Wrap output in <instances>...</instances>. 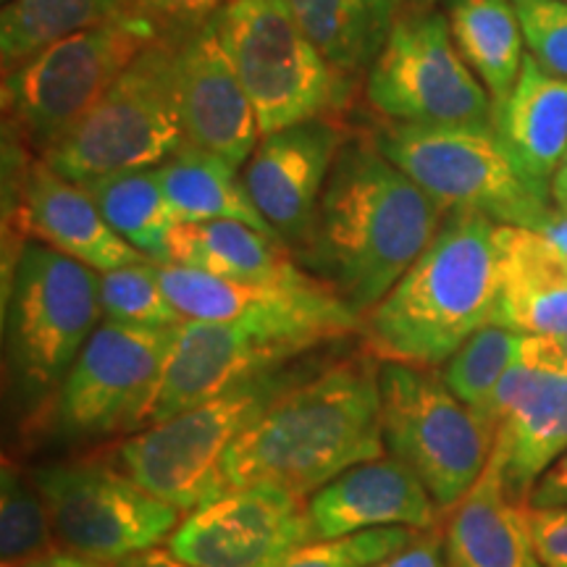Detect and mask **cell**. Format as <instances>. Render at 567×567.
<instances>
[{"mask_svg": "<svg viewBox=\"0 0 567 567\" xmlns=\"http://www.w3.org/2000/svg\"><path fill=\"white\" fill-rule=\"evenodd\" d=\"M551 203L559 213H567V155L563 161V166L557 168L555 179H551Z\"/></svg>", "mask_w": 567, "mask_h": 567, "instance_id": "cell-44", "label": "cell"}, {"mask_svg": "<svg viewBox=\"0 0 567 567\" xmlns=\"http://www.w3.org/2000/svg\"><path fill=\"white\" fill-rule=\"evenodd\" d=\"M373 142L444 210L536 231L557 210L551 189L517 163L494 126L389 124Z\"/></svg>", "mask_w": 567, "mask_h": 567, "instance_id": "cell-4", "label": "cell"}, {"mask_svg": "<svg viewBox=\"0 0 567 567\" xmlns=\"http://www.w3.org/2000/svg\"><path fill=\"white\" fill-rule=\"evenodd\" d=\"M520 360L528 365L567 373V337H526Z\"/></svg>", "mask_w": 567, "mask_h": 567, "instance_id": "cell-39", "label": "cell"}, {"mask_svg": "<svg viewBox=\"0 0 567 567\" xmlns=\"http://www.w3.org/2000/svg\"><path fill=\"white\" fill-rule=\"evenodd\" d=\"M492 218L455 210L434 243L363 318V337L389 363L442 365L499 310V243Z\"/></svg>", "mask_w": 567, "mask_h": 567, "instance_id": "cell-3", "label": "cell"}, {"mask_svg": "<svg viewBox=\"0 0 567 567\" xmlns=\"http://www.w3.org/2000/svg\"><path fill=\"white\" fill-rule=\"evenodd\" d=\"M373 567H452L442 536L436 530H423L415 542L402 547L394 555H389Z\"/></svg>", "mask_w": 567, "mask_h": 567, "instance_id": "cell-38", "label": "cell"}, {"mask_svg": "<svg viewBox=\"0 0 567 567\" xmlns=\"http://www.w3.org/2000/svg\"><path fill=\"white\" fill-rule=\"evenodd\" d=\"M523 334L505 326H484L446 360L442 379L467 408L484 415L505 373L520 360Z\"/></svg>", "mask_w": 567, "mask_h": 567, "instance_id": "cell-31", "label": "cell"}, {"mask_svg": "<svg viewBox=\"0 0 567 567\" xmlns=\"http://www.w3.org/2000/svg\"><path fill=\"white\" fill-rule=\"evenodd\" d=\"M444 213L373 140H347L300 255L316 279L365 318L434 243Z\"/></svg>", "mask_w": 567, "mask_h": 567, "instance_id": "cell-1", "label": "cell"}, {"mask_svg": "<svg viewBox=\"0 0 567 567\" xmlns=\"http://www.w3.org/2000/svg\"><path fill=\"white\" fill-rule=\"evenodd\" d=\"M567 505V452L536 481L528 496V507H559Z\"/></svg>", "mask_w": 567, "mask_h": 567, "instance_id": "cell-40", "label": "cell"}, {"mask_svg": "<svg viewBox=\"0 0 567 567\" xmlns=\"http://www.w3.org/2000/svg\"><path fill=\"white\" fill-rule=\"evenodd\" d=\"M24 567H116L111 563H101V559H92L84 555H76V551H48L32 563H27Z\"/></svg>", "mask_w": 567, "mask_h": 567, "instance_id": "cell-42", "label": "cell"}, {"mask_svg": "<svg viewBox=\"0 0 567 567\" xmlns=\"http://www.w3.org/2000/svg\"><path fill=\"white\" fill-rule=\"evenodd\" d=\"M51 515L45 499L17 467L6 463L0 473V555L3 563L24 567L51 549Z\"/></svg>", "mask_w": 567, "mask_h": 567, "instance_id": "cell-32", "label": "cell"}, {"mask_svg": "<svg viewBox=\"0 0 567 567\" xmlns=\"http://www.w3.org/2000/svg\"><path fill=\"white\" fill-rule=\"evenodd\" d=\"M132 0H11L0 13V59L11 69L51 42L118 17Z\"/></svg>", "mask_w": 567, "mask_h": 567, "instance_id": "cell-30", "label": "cell"}, {"mask_svg": "<svg viewBox=\"0 0 567 567\" xmlns=\"http://www.w3.org/2000/svg\"><path fill=\"white\" fill-rule=\"evenodd\" d=\"M101 316V274L38 239L21 245L6 287V350L21 400L59 392Z\"/></svg>", "mask_w": 567, "mask_h": 567, "instance_id": "cell-6", "label": "cell"}, {"mask_svg": "<svg viewBox=\"0 0 567 567\" xmlns=\"http://www.w3.org/2000/svg\"><path fill=\"white\" fill-rule=\"evenodd\" d=\"M155 174L179 224L243 221L279 239L247 193L243 168L221 155L187 145L155 166Z\"/></svg>", "mask_w": 567, "mask_h": 567, "instance_id": "cell-26", "label": "cell"}, {"mask_svg": "<svg viewBox=\"0 0 567 567\" xmlns=\"http://www.w3.org/2000/svg\"><path fill=\"white\" fill-rule=\"evenodd\" d=\"M481 417L494 431L507 492L528 505L536 481L567 452V373L517 360Z\"/></svg>", "mask_w": 567, "mask_h": 567, "instance_id": "cell-18", "label": "cell"}, {"mask_svg": "<svg viewBox=\"0 0 567 567\" xmlns=\"http://www.w3.org/2000/svg\"><path fill=\"white\" fill-rule=\"evenodd\" d=\"M379 371L373 354H350L284 386L231 444L229 492L274 486L305 499L347 467L384 457Z\"/></svg>", "mask_w": 567, "mask_h": 567, "instance_id": "cell-2", "label": "cell"}, {"mask_svg": "<svg viewBox=\"0 0 567 567\" xmlns=\"http://www.w3.org/2000/svg\"><path fill=\"white\" fill-rule=\"evenodd\" d=\"M179 42L155 40L69 132L40 155L66 179L155 168L187 147L176 97Z\"/></svg>", "mask_w": 567, "mask_h": 567, "instance_id": "cell-5", "label": "cell"}, {"mask_svg": "<svg viewBox=\"0 0 567 567\" xmlns=\"http://www.w3.org/2000/svg\"><path fill=\"white\" fill-rule=\"evenodd\" d=\"M174 334L105 318L55 392V429L74 439L145 429Z\"/></svg>", "mask_w": 567, "mask_h": 567, "instance_id": "cell-12", "label": "cell"}, {"mask_svg": "<svg viewBox=\"0 0 567 567\" xmlns=\"http://www.w3.org/2000/svg\"><path fill=\"white\" fill-rule=\"evenodd\" d=\"M492 126L517 163L551 187L567 155V80L549 74L526 53L520 76L494 111Z\"/></svg>", "mask_w": 567, "mask_h": 567, "instance_id": "cell-24", "label": "cell"}, {"mask_svg": "<svg viewBox=\"0 0 567 567\" xmlns=\"http://www.w3.org/2000/svg\"><path fill=\"white\" fill-rule=\"evenodd\" d=\"M526 517L544 567H567V505L526 507Z\"/></svg>", "mask_w": 567, "mask_h": 567, "instance_id": "cell-37", "label": "cell"}, {"mask_svg": "<svg viewBox=\"0 0 567 567\" xmlns=\"http://www.w3.org/2000/svg\"><path fill=\"white\" fill-rule=\"evenodd\" d=\"M450 30L496 111L513 92L528 53L513 0H452Z\"/></svg>", "mask_w": 567, "mask_h": 567, "instance_id": "cell-28", "label": "cell"}, {"mask_svg": "<svg viewBox=\"0 0 567 567\" xmlns=\"http://www.w3.org/2000/svg\"><path fill=\"white\" fill-rule=\"evenodd\" d=\"M158 276L184 321L279 323L308 331L321 342L363 329V318L313 274L295 281H237L158 264Z\"/></svg>", "mask_w": 567, "mask_h": 567, "instance_id": "cell-16", "label": "cell"}, {"mask_svg": "<svg viewBox=\"0 0 567 567\" xmlns=\"http://www.w3.org/2000/svg\"><path fill=\"white\" fill-rule=\"evenodd\" d=\"M101 305L109 321L132 326H179L184 318L163 289L158 264L142 260L101 274Z\"/></svg>", "mask_w": 567, "mask_h": 567, "instance_id": "cell-33", "label": "cell"}, {"mask_svg": "<svg viewBox=\"0 0 567 567\" xmlns=\"http://www.w3.org/2000/svg\"><path fill=\"white\" fill-rule=\"evenodd\" d=\"M365 95L381 116L413 126H492L494 103L460 55L450 19L413 11L396 19L368 71Z\"/></svg>", "mask_w": 567, "mask_h": 567, "instance_id": "cell-11", "label": "cell"}, {"mask_svg": "<svg viewBox=\"0 0 567 567\" xmlns=\"http://www.w3.org/2000/svg\"><path fill=\"white\" fill-rule=\"evenodd\" d=\"M421 536L415 528H371L305 544L281 567H373Z\"/></svg>", "mask_w": 567, "mask_h": 567, "instance_id": "cell-34", "label": "cell"}, {"mask_svg": "<svg viewBox=\"0 0 567 567\" xmlns=\"http://www.w3.org/2000/svg\"><path fill=\"white\" fill-rule=\"evenodd\" d=\"M3 567H19V565H11V563H3Z\"/></svg>", "mask_w": 567, "mask_h": 567, "instance_id": "cell-45", "label": "cell"}, {"mask_svg": "<svg viewBox=\"0 0 567 567\" xmlns=\"http://www.w3.org/2000/svg\"><path fill=\"white\" fill-rule=\"evenodd\" d=\"M53 534L69 551L122 563L158 547L179 526V509L145 492L122 467L103 463H55L34 471Z\"/></svg>", "mask_w": 567, "mask_h": 567, "instance_id": "cell-13", "label": "cell"}, {"mask_svg": "<svg viewBox=\"0 0 567 567\" xmlns=\"http://www.w3.org/2000/svg\"><path fill=\"white\" fill-rule=\"evenodd\" d=\"M496 326L523 337H567V255L536 229L496 226Z\"/></svg>", "mask_w": 567, "mask_h": 567, "instance_id": "cell-22", "label": "cell"}, {"mask_svg": "<svg viewBox=\"0 0 567 567\" xmlns=\"http://www.w3.org/2000/svg\"><path fill=\"white\" fill-rule=\"evenodd\" d=\"M116 567H193V565L176 557L172 549L151 547V549L137 551V555L122 559V563H116Z\"/></svg>", "mask_w": 567, "mask_h": 567, "instance_id": "cell-41", "label": "cell"}, {"mask_svg": "<svg viewBox=\"0 0 567 567\" xmlns=\"http://www.w3.org/2000/svg\"><path fill=\"white\" fill-rule=\"evenodd\" d=\"M153 42V34L122 11L6 69L3 109L13 132L42 155Z\"/></svg>", "mask_w": 567, "mask_h": 567, "instance_id": "cell-9", "label": "cell"}, {"mask_svg": "<svg viewBox=\"0 0 567 567\" xmlns=\"http://www.w3.org/2000/svg\"><path fill=\"white\" fill-rule=\"evenodd\" d=\"M176 97L187 145L243 168L260 140L258 116L224 51L216 19L179 42Z\"/></svg>", "mask_w": 567, "mask_h": 567, "instance_id": "cell-19", "label": "cell"}, {"mask_svg": "<svg viewBox=\"0 0 567 567\" xmlns=\"http://www.w3.org/2000/svg\"><path fill=\"white\" fill-rule=\"evenodd\" d=\"M344 142V132L329 118H310L264 134L243 166L247 193L287 247L302 250L308 243Z\"/></svg>", "mask_w": 567, "mask_h": 567, "instance_id": "cell-17", "label": "cell"}, {"mask_svg": "<svg viewBox=\"0 0 567 567\" xmlns=\"http://www.w3.org/2000/svg\"><path fill=\"white\" fill-rule=\"evenodd\" d=\"M436 502L410 467L396 457H375L347 467L308 499L318 538H337L371 528L431 530Z\"/></svg>", "mask_w": 567, "mask_h": 567, "instance_id": "cell-20", "label": "cell"}, {"mask_svg": "<svg viewBox=\"0 0 567 567\" xmlns=\"http://www.w3.org/2000/svg\"><path fill=\"white\" fill-rule=\"evenodd\" d=\"M302 502L274 486L231 488L184 517L168 549L193 567H281L316 542Z\"/></svg>", "mask_w": 567, "mask_h": 567, "instance_id": "cell-15", "label": "cell"}, {"mask_svg": "<svg viewBox=\"0 0 567 567\" xmlns=\"http://www.w3.org/2000/svg\"><path fill=\"white\" fill-rule=\"evenodd\" d=\"M530 59L567 80V0H513Z\"/></svg>", "mask_w": 567, "mask_h": 567, "instance_id": "cell-35", "label": "cell"}, {"mask_svg": "<svg viewBox=\"0 0 567 567\" xmlns=\"http://www.w3.org/2000/svg\"><path fill=\"white\" fill-rule=\"evenodd\" d=\"M118 237L153 264H172V234L179 226L155 168L105 174L82 184Z\"/></svg>", "mask_w": 567, "mask_h": 567, "instance_id": "cell-29", "label": "cell"}, {"mask_svg": "<svg viewBox=\"0 0 567 567\" xmlns=\"http://www.w3.org/2000/svg\"><path fill=\"white\" fill-rule=\"evenodd\" d=\"M446 555L452 567H544L530 538L526 507L507 492L494 455L452 509Z\"/></svg>", "mask_w": 567, "mask_h": 567, "instance_id": "cell-23", "label": "cell"}, {"mask_svg": "<svg viewBox=\"0 0 567 567\" xmlns=\"http://www.w3.org/2000/svg\"><path fill=\"white\" fill-rule=\"evenodd\" d=\"M292 381L295 373L279 368L147 425L118 446V467L166 505L193 513L229 492L224 463L231 444Z\"/></svg>", "mask_w": 567, "mask_h": 567, "instance_id": "cell-7", "label": "cell"}, {"mask_svg": "<svg viewBox=\"0 0 567 567\" xmlns=\"http://www.w3.org/2000/svg\"><path fill=\"white\" fill-rule=\"evenodd\" d=\"M381 434L439 507H455L486 471L494 431L429 368L386 363L379 371Z\"/></svg>", "mask_w": 567, "mask_h": 567, "instance_id": "cell-10", "label": "cell"}, {"mask_svg": "<svg viewBox=\"0 0 567 567\" xmlns=\"http://www.w3.org/2000/svg\"><path fill=\"white\" fill-rule=\"evenodd\" d=\"M231 0H132L124 13L155 40L182 42L221 13Z\"/></svg>", "mask_w": 567, "mask_h": 567, "instance_id": "cell-36", "label": "cell"}, {"mask_svg": "<svg viewBox=\"0 0 567 567\" xmlns=\"http://www.w3.org/2000/svg\"><path fill=\"white\" fill-rule=\"evenodd\" d=\"M216 24L258 116L260 137L310 118H329L347 103L350 76L323 59L287 0H231Z\"/></svg>", "mask_w": 567, "mask_h": 567, "instance_id": "cell-8", "label": "cell"}, {"mask_svg": "<svg viewBox=\"0 0 567 567\" xmlns=\"http://www.w3.org/2000/svg\"><path fill=\"white\" fill-rule=\"evenodd\" d=\"M323 344L308 331L258 321H182L176 326L147 425L208 402L245 381L279 371Z\"/></svg>", "mask_w": 567, "mask_h": 567, "instance_id": "cell-14", "label": "cell"}, {"mask_svg": "<svg viewBox=\"0 0 567 567\" xmlns=\"http://www.w3.org/2000/svg\"><path fill=\"white\" fill-rule=\"evenodd\" d=\"M24 229L42 245L105 274L147 260L118 237L82 184L66 179L42 158L27 163L21 179Z\"/></svg>", "mask_w": 567, "mask_h": 567, "instance_id": "cell-21", "label": "cell"}, {"mask_svg": "<svg viewBox=\"0 0 567 567\" xmlns=\"http://www.w3.org/2000/svg\"><path fill=\"white\" fill-rule=\"evenodd\" d=\"M542 234H544V237L549 239L551 245L557 247L559 252H565V255H567V213H559V210H555V216H551L549 221L544 224Z\"/></svg>", "mask_w": 567, "mask_h": 567, "instance_id": "cell-43", "label": "cell"}, {"mask_svg": "<svg viewBox=\"0 0 567 567\" xmlns=\"http://www.w3.org/2000/svg\"><path fill=\"white\" fill-rule=\"evenodd\" d=\"M172 264L237 281H295L297 268L281 239L243 221L179 224L172 234Z\"/></svg>", "mask_w": 567, "mask_h": 567, "instance_id": "cell-25", "label": "cell"}, {"mask_svg": "<svg viewBox=\"0 0 567 567\" xmlns=\"http://www.w3.org/2000/svg\"><path fill=\"white\" fill-rule=\"evenodd\" d=\"M297 24L344 76L368 74L384 51L402 0H287Z\"/></svg>", "mask_w": 567, "mask_h": 567, "instance_id": "cell-27", "label": "cell"}]
</instances>
